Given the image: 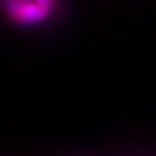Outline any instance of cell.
Masks as SVG:
<instances>
[{"instance_id":"6da1fadb","label":"cell","mask_w":156,"mask_h":156,"mask_svg":"<svg viewBox=\"0 0 156 156\" xmlns=\"http://www.w3.org/2000/svg\"><path fill=\"white\" fill-rule=\"evenodd\" d=\"M56 0H4L7 14L15 23L36 25L45 21Z\"/></svg>"}]
</instances>
